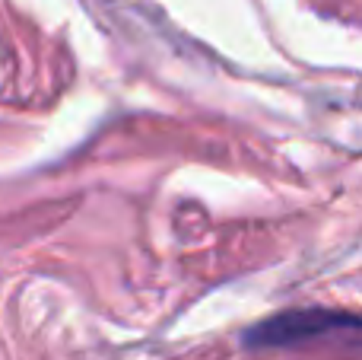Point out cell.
<instances>
[{"label":"cell","mask_w":362,"mask_h":360,"mask_svg":"<svg viewBox=\"0 0 362 360\" xmlns=\"http://www.w3.org/2000/svg\"><path fill=\"white\" fill-rule=\"evenodd\" d=\"M340 329L356 332L359 329L356 316H344V313H331V310H289L255 325L245 335V342L255 344V348H293V344H305L315 342V338L334 335Z\"/></svg>","instance_id":"1"}]
</instances>
